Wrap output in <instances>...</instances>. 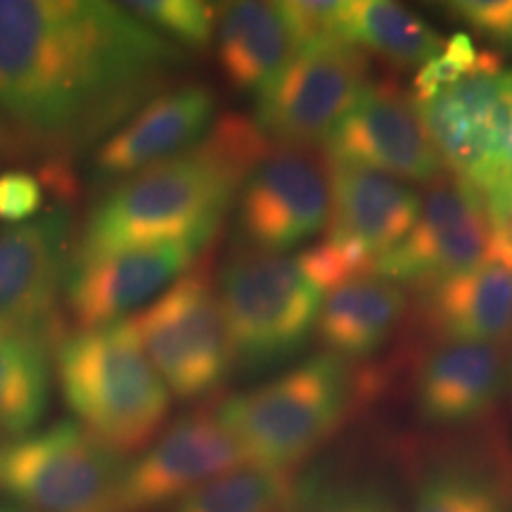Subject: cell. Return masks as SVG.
Returning <instances> with one entry per match:
<instances>
[{
  "instance_id": "5b68a950",
  "label": "cell",
  "mask_w": 512,
  "mask_h": 512,
  "mask_svg": "<svg viewBox=\"0 0 512 512\" xmlns=\"http://www.w3.org/2000/svg\"><path fill=\"white\" fill-rule=\"evenodd\" d=\"M124 458L79 422L0 444V491L29 512H126Z\"/></svg>"
},
{
  "instance_id": "30bf717a",
  "label": "cell",
  "mask_w": 512,
  "mask_h": 512,
  "mask_svg": "<svg viewBox=\"0 0 512 512\" xmlns=\"http://www.w3.org/2000/svg\"><path fill=\"white\" fill-rule=\"evenodd\" d=\"M330 221L328 169L309 147H275L240 188L238 228L254 252L280 254Z\"/></svg>"
},
{
  "instance_id": "7a4b0ae2",
  "label": "cell",
  "mask_w": 512,
  "mask_h": 512,
  "mask_svg": "<svg viewBox=\"0 0 512 512\" xmlns=\"http://www.w3.org/2000/svg\"><path fill=\"white\" fill-rule=\"evenodd\" d=\"M266 152L268 138L254 121L235 114L216 121L190 150L114 183L83 223L69 266L162 242L204 245Z\"/></svg>"
},
{
  "instance_id": "52a82bcc",
  "label": "cell",
  "mask_w": 512,
  "mask_h": 512,
  "mask_svg": "<svg viewBox=\"0 0 512 512\" xmlns=\"http://www.w3.org/2000/svg\"><path fill=\"white\" fill-rule=\"evenodd\" d=\"M131 325L166 389L178 399L209 394L226 377L233 354L219 297L204 273H185Z\"/></svg>"
},
{
  "instance_id": "ba28073f",
  "label": "cell",
  "mask_w": 512,
  "mask_h": 512,
  "mask_svg": "<svg viewBox=\"0 0 512 512\" xmlns=\"http://www.w3.org/2000/svg\"><path fill=\"white\" fill-rule=\"evenodd\" d=\"M368 55L344 41L297 50L256 100L254 124L285 147L325 143L368 86Z\"/></svg>"
},
{
  "instance_id": "7c38bea8",
  "label": "cell",
  "mask_w": 512,
  "mask_h": 512,
  "mask_svg": "<svg viewBox=\"0 0 512 512\" xmlns=\"http://www.w3.org/2000/svg\"><path fill=\"white\" fill-rule=\"evenodd\" d=\"M441 164L477 192L489 185L512 114L510 72H482L415 102Z\"/></svg>"
},
{
  "instance_id": "1f68e13d",
  "label": "cell",
  "mask_w": 512,
  "mask_h": 512,
  "mask_svg": "<svg viewBox=\"0 0 512 512\" xmlns=\"http://www.w3.org/2000/svg\"><path fill=\"white\" fill-rule=\"evenodd\" d=\"M484 197L486 209L491 211L496 221L510 223L512 221V178L510 181H503L494 185V188L479 192Z\"/></svg>"
},
{
  "instance_id": "e575fe53",
  "label": "cell",
  "mask_w": 512,
  "mask_h": 512,
  "mask_svg": "<svg viewBox=\"0 0 512 512\" xmlns=\"http://www.w3.org/2000/svg\"><path fill=\"white\" fill-rule=\"evenodd\" d=\"M0 512H29V510L15 508V505H0Z\"/></svg>"
},
{
  "instance_id": "e0dca14e",
  "label": "cell",
  "mask_w": 512,
  "mask_h": 512,
  "mask_svg": "<svg viewBox=\"0 0 512 512\" xmlns=\"http://www.w3.org/2000/svg\"><path fill=\"white\" fill-rule=\"evenodd\" d=\"M422 318L441 342H505L512 332V226L482 264L425 290Z\"/></svg>"
},
{
  "instance_id": "277c9868",
  "label": "cell",
  "mask_w": 512,
  "mask_h": 512,
  "mask_svg": "<svg viewBox=\"0 0 512 512\" xmlns=\"http://www.w3.org/2000/svg\"><path fill=\"white\" fill-rule=\"evenodd\" d=\"M347 401L342 361L318 356L252 392L230 396L216 415L247 463L290 472L337 430Z\"/></svg>"
},
{
  "instance_id": "603a6c76",
  "label": "cell",
  "mask_w": 512,
  "mask_h": 512,
  "mask_svg": "<svg viewBox=\"0 0 512 512\" xmlns=\"http://www.w3.org/2000/svg\"><path fill=\"white\" fill-rule=\"evenodd\" d=\"M50 401V363L36 332L0 335V437H27Z\"/></svg>"
},
{
  "instance_id": "9c48e42d",
  "label": "cell",
  "mask_w": 512,
  "mask_h": 512,
  "mask_svg": "<svg viewBox=\"0 0 512 512\" xmlns=\"http://www.w3.org/2000/svg\"><path fill=\"white\" fill-rule=\"evenodd\" d=\"M505 226L470 183L441 181L422 197L413 228L377 261L373 275L425 292L489 259Z\"/></svg>"
},
{
  "instance_id": "f546056e",
  "label": "cell",
  "mask_w": 512,
  "mask_h": 512,
  "mask_svg": "<svg viewBox=\"0 0 512 512\" xmlns=\"http://www.w3.org/2000/svg\"><path fill=\"white\" fill-rule=\"evenodd\" d=\"M43 188L36 176L27 171L0 174V221L27 223L41 211Z\"/></svg>"
},
{
  "instance_id": "6da1fadb",
  "label": "cell",
  "mask_w": 512,
  "mask_h": 512,
  "mask_svg": "<svg viewBox=\"0 0 512 512\" xmlns=\"http://www.w3.org/2000/svg\"><path fill=\"white\" fill-rule=\"evenodd\" d=\"M185 53L98 0H0V119L24 143L74 152L162 95Z\"/></svg>"
},
{
  "instance_id": "4316f807",
  "label": "cell",
  "mask_w": 512,
  "mask_h": 512,
  "mask_svg": "<svg viewBox=\"0 0 512 512\" xmlns=\"http://www.w3.org/2000/svg\"><path fill=\"white\" fill-rule=\"evenodd\" d=\"M482 72H503L501 57L489 53V50H477L467 34L451 36L441 48V53L432 57L425 67H420L418 76H415L413 102L432 98L441 88Z\"/></svg>"
},
{
  "instance_id": "8992f818",
  "label": "cell",
  "mask_w": 512,
  "mask_h": 512,
  "mask_svg": "<svg viewBox=\"0 0 512 512\" xmlns=\"http://www.w3.org/2000/svg\"><path fill=\"white\" fill-rule=\"evenodd\" d=\"M216 297L230 354L245 366H264L302 347L323 304V292L297 259L266 252L230 259Z\"/></svg>"
},
{
  "instance_id": "9a60e30c",
  "label": "cell",
  "mask_w": 512,
  "mask_h": 512,
  "mask_svg": "<svg viewBox=\"0 0 512 512\" xmlns=\"http://www.w3.org/2000/svg\"><path fill=\"white\" fill-rule=\"evenodd\" d=\"M69 211L50 207L38 219L0 233V330L36 332L53 311L69 271Z\"/></svg>"
},
{
  "instance_id": "484cf974",
  "label": "cell",
  "mask_w": 512,
  "mask_h": 512,
  "mask_svg": "<svg viewBox=\"0 0 512 512\" xmlns=\"http://www.w3.org/2000/svg\"><path fill=\"white\" fill-rule=\"evenodd\" d=\"M413 512H512L508 496L491 479L465 470H444L425 479Z\"/></svg>"
},
{
  "instance_id": "3957f363",
  "label": "cell",
  "mask_w": 512,
  "mask_h": 512,
  "mask_svg": "<svg viewBox=\"0 0 512 512\" xmlns=\"http://www.w3.org/2000/svg\"><path fill=\"white\" fill-rule=\"evenodd\" d=\"M55 363L69 411L102 446L126 458L157 439L171 392L131 320L74 332L57 347Z\"/></svg>"
},
{
  "instance_id": "7402d4cb",
  "label": "cell",
  "mask_w": 512,
  "mask_h": 512,
  "mask_svg": "<svg viewBox=\"0 0 512 512\" xmlns=\"http://www.w3.org/2000/svg\"><path fill=\"white\" fill-rule=\"evenodd\" d=\"M342 38L394 67H425L446 43L430 24L392 0L344 3Z\"/></svg>"
},
{
  "instance_id": "4dcf8cb0",
  "label": "cell",
  "mask_w": 512,
  "mask_h": 512,
  "mask_svg": "<svg viewBox=\"0 0 512 512\" xmlns=\"http://www.w3.org/2000/svg\"><path fill=\"white\" fill-rule=\"evenodd\" d=\"M287 512H396L394 505L375 491L366 489H332L292 501Z\"/></svg>"
},
{
  "instance_id": "f1b7e54d",
  "label": "cell",
  "mask_w": 512,
  "mask_h": 512,
  "mask_svg": "<svg viewBox=\"0 0 512 512\" xmlns=\"http://www.w3.org/2000/svg\"><path fill=\"white\" fill-rule=\"evenodd\" d=\"M451 10L477 34L512 50V0H460Z\"/></svg>"
},
{
  "instance_id": "ffe728a7",
  "label": "cell",
  "mask_w": 512,
  "mask_h": 512,
  "mask_svg": "<svg viewBox=\"0 0 512 512\" xmlns=\"http://www.w3.org/2000/svg\"><path fill=\"white\" fill-rule=\"evenodd\" d=\"M219 62L235 91L259 95L297 55L280 3L242 0L219 12Z\"/></svg>"
},
{
  "instance_id": "d590c367",
  "label": "cell",
  "mask_w": 512,
  "mask_h": 512,
  "mask_svg": "<svg viewBox=\"0 0 512 512\" xmlns=\"http://www.w3.org/2000/svg\"><path fill=\"white\" fill-rule=\"evenodd\" d=\"M0 335H5V332H3V330H0Z\"/></svg>"
},
{
  "instance_id": "5bb4252c",
  "label": "cell",
  "mask_w": 512,
  "mask_h": 512,
  "mask_svg": "<svg viewBox=\"0 0 512 512\" xmlns=\"http://www.w3.org/2000/svg\"><path fill=\"white\" fill-rule=\"evenodd\" d=\"M200 242H162L69 266L67 299L81 330L119 323L183 278Z\"/></svg>"
},
{
  "instance_id": "44dd1931",
  "label": "cell",
  "mask_w": 512,
  "mask_h": 512,
  "mask_svg": "<svg viewBox=\"0 0 512 512\" xmlns=\"http://www.w3.org/2000/svg\"><path fill=\"white\" fill-rule=\"evenodd\" d=\"M406 309V294L380 275L335 287L320 304L316 332L335 358H361L380 347Z\"/></svg>"
},
{
  "instance_id": "d4e9b609",
  "label": "cell",
  "mask_w": 512,
  "mask_h": 512,
  "mask_svg": "<svg viewBox=\"0 0 512 512\" xmlns=\"http://www.w3.org/2000/svg\"><path fill=\"white\" fill-rule=\"evenodd\" d=\"M121 8L159 36L174 38L178 48L204 50L219 24V12L202 0H138L121 3Z\"/></svg>"
},
{
  "instance_id": "836d02e7",
  "label": "cell",
  "mask_w": 512,
  "mask_h": 512,
  "mask_svg": "<svg viewBox=\"0 0 512 512\" xmlns=\"http://www.w3.org/2000/svg\"><path fill=\"white\" fill-rule=\"evenodd\" d=\"M27 155V143L0 119V159H17Z\"/></svg>"
},
{
  "instance_id": "8fae6325",
  "label": "cell",
  "mask_w": 512,
  "mask_h": 512,
  "mask_svg": "<svg viewBox=\"0 0 512 512\" xmlns=\"http://www.w3.org/2000/svg\"><path fill=\"white\" fill-rule=\"evenodd\" d=\"M323 145L330 162L363 166L401 183L432 181L444 169L413 98L394 83H368Z\"/></svg>"
},
{
  "instance_id": "4fadbf2b",
  "label": "cell",
  "mask_w": 512,
  "mask_h": 512,
  "mask_svg": "<svg viewBox=\"0 0 512 512\" xmlns=\"http://www.w3.org/2000/svg\"><path fill=\"white\" fill-rule=\"evenodd\" d=\"M242 463H247L245 453L219 415H183L126 467V512L171 508L192 489Z\"/></svg>"
},
{
  "instance_id": "2e32d148",
  "label": "cell",
  "mask_w": 512,
  "mask_h": 512,
  "mask_svg": "<svg viewBox=\"0 0 512 512\" xmlns=\"http://www.w3.org/2000/svg\"><path fill=\"white\" fill-rule=\"evenodd\" d=\"M214 107V93L200 83L164 91L98 147L95 174L102 183L114 185L190 150L209 131Z\"/></svg>"
},
{
  "instance_id": "d6a6232c",
  "label": "cell",
  "mask_w": 512,
  "mask_h": 512,
  "mask_svg": "<svg viewBox=\"0 0 512 512\" xmlns=\"http://www.w3.org/2000/svg\"><path fill=\"white\" fill-rule=\"evenodd\" d=\"M510 81H512V72H510ZM510 178H512V114H510L508 133H505V140H503V147H501V155H498L496 171H494V176H491V181L484 190L494 188V185L503 183V181H510ZM484 190H479V192H484Z\"/></svg>"
},
{
  "instance_id": "d6986e66",
  "label": "cell",
  "mask_w": 512,
  "mask_h": 512,
  "mask_svg": "<svg viewBox=\"0 0 512 512\" xmlns=\"http://www.w3.org/2000/svg\"><path fill=\"white\" fill-rule=\"evenodd\" d=\"M503 356L494 344L441 342L418 373V408L434 425H460L494 406L503 387Z\"/></svg>"
},
{
  "instance_id": "83f0119b",
  "label": "cell",
  "mask_w": 512,
  "mask_h": 512,
  "mask_svg": "<svg viewBox=\"0 0 512 512\" xmlns=\"http://www.w3.org/2000/svg\"><path fill=\"white\" fill-rule=\"evenodd\" d=\"M280 8L290 24L297 50L318 46V43L344 41V3L339 0H292V3H280Z\"/></svg>"
},
{
  "instance_id": "cb8c5ba5",
  "label": "cell",
  "mask_w": 512,
  "mask_h": 512,
  "mask_svg": "<svg viewBox=\"0 0 512 512\" xmlns=\"http://www.w3.org/2000/svg\"><path fill=\"white\" fill-rule=\"evenodd\" d=\"M290 503V472L242 463L178 498L169 512H287Z\"/></svg>"
},
{
  "instance_id": "ac0fdd59",
  "label": "cell",
  "mask_w": 512,
  "mask_h": 512,
  "mask_svg": "<svg viewBox=\"0 0 512 512\" xmlns=\"http://www.w3.org/2000/svg\"><path fill=\"white\" fill-rule=\"evenodd\" d=\"M330 181L328 238L349 242L380 261L406 238L422 197L406 183L363 166L325 162Z\"/></svg>"
}]
</instances>
